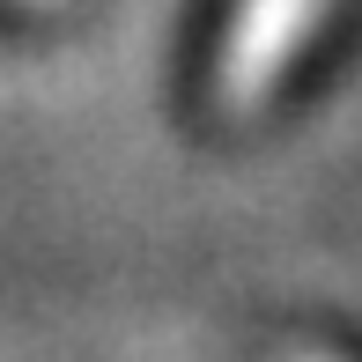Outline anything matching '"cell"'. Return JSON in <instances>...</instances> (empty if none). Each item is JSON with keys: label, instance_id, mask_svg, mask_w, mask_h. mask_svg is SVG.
Instances as JSON below:
<instances>
[{"label": "cell", "instance_id": "cell-1", "mask_svg": "<svg viewBox=\"0 0 362 362\" xmlns=\"http://www.w3.org/2000/svg\"><path fill=\"white\" fill-rule=\"evenodd\" d=\"M325 15H333V0H237V8H229L215 81H207L222 119H252V111L281 89V74L296 67V52L318 37Z\"/></svg>", "mask_w": 362, "mask_h": 362}, {"label": "cell", "instance_id": "cell-2", "mask_svg": "<svg viewBox=\"0 0 362 362\" xmlns=\"http://www.w3.org/2000/svg\"><path fill=\"white\" fill-rule=\"evenodd\" d=\"M8 8H37V15H52V8H67V0H8Z\"/></svg>", "mask_w": 362, "mask_h": 362}]
</instances>
